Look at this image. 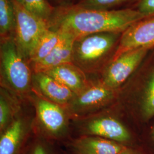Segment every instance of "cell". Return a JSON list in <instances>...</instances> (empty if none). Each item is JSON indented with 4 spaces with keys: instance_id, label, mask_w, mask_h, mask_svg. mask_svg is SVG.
<instances>
[{
    "instance_id": "obj_1",
    "label": "cell",
    "mask_w": 154,
    "mask_h": 154,
    "mask_svg": "<svg viewBox=\"0 0 154 154\" xmlns=\"http://www.w3.org/2000/svg\"><path fill=\"white\" fill-rule=\"evenodd\" d=\"M146 18L149 17L137 9L97 10L77 5H62L54 9L48 26L76 39L95 33H122Z\"/></svg>"
},
{
    "instance_id": "obj_2",
    "label": "cell",
    "mask_w": 154,
    "mask_h": 154,
    "mask_svg": "<svg viewBox=\"0 0 154 154\" xmlns=\"http://www.w3.org/2000/svg\"><path fill=\"white\" fill-rule=\"evenodd\" d=\"M121 33H99L76 39L73 45V63L82 71L97 67L114 49Z\"/></svg>"
},
{
    "instance_id": "obj_3",
    "label": "cell",
    "mask_w": 154,
    "mask_h": 154,
    "mask_svg": "<svg viewBox=\"0 0 154 154\" xmlns=\"http://www.w3.org/2000/svg\"><path fill=\"white\" fill-rule=\"evenodd\" d=\"M1 63L3 75L11 88L20 93L28 91L31 82L30 69L14 38L1 41Z\"/></svg>"
},
{
    "instance_id": "obj_4",
    "label": "cell",
    "mask_w": 154,
    "mask_h": 154,
    "mask_svg": "<svg viewBox=\"0 0 154 154\" xmlns=\"http://www.w3.org/2000/svg\"><path fill=\"white\" fill-rule=\"evenodd\" d=\"M16 16L14 39L22 55L29 59L39 39L48 29L46 22L27 11L16 0H11Z\"/></svg>"
},
{
    "instance_id": "obj_5",
    "label": "cell",
    "mask_w": 154,
    "mask_h": 154,
    "mask_svg": "<svg viewBox=\"0 0 154 154\" xmlns=\"http://www.w3.org/2000/svg\"><path fill=\"white\" fill-rule=\"evenodd\" d=\"M149 49L140 48L132 50L111 61L104 72L102 83L112 90L121 86L138 67Z\"/></svg>"
},
{
    "instance_id": "obj_6",
    "label": "cell",
    "mask_w": 154,
    "mask_h": 154,
    "mask_svg": "<svg viewBox=\"0 0 154 154\" xmlns=\"http://www.w3.org/2000/svg\"><path fill=\"white\" fill-rule=\"evenodd\" d=\"M154 46V16L135 22L122 33L112 60L127 51Z\"/></svg>"
},
{
    "instance_id": "obj_7",
    "label": "cell",
    "mask_w": 154,
    "mask_h": 154,
    "mask_svg": "<svg viewBox=\"0 0 154 154\" xmlns=\"http://www.w3.org/2000/svg\"><path fill=\"white\" fill-rule=\"evenodd\" d=\"M114 97V90L102 83L88 86L70 103L75 112H87L109 103Z\"/></svg>"
},
{
    "instance_id": "obj_8",
    "label": "cell",
    "mask_w": 154,
    "mask_h": 154,
    "mask_svg": "<svg viewBox=\"0 0 154 154\" xmlns=\"http://www.w3.org/2000/svg\"><path fill=\"white\" fill-rule=\"evenodd\" d=\"M88 135L105 138L116 142H126L131 137L120 122L110 117L100 118L90 122L86 127Z\"/></svg>"
},
{
    "instance_id": "obj_9",
    "label": "cell",
    "mask_w": 154,
    "mask_h": 154,
    "mask_svg": "<svg viewBox=\"0 0 154 154\" xmlns=\"http://www.w3.org/2000/svg\"><path fill=\"white\" fill-rule=\"evenodd\" d=\"M72 147L75 154H119L126 149L120 143L91 135L75 139Z\"/></svg>"
},
{
    "instance_id": "obj_10",
    "label": "cell",
    "mask_w": 154,
    "mask_h": 154,
    "mask_svg": "<svg viewBox=\"0 0 154 154\" xmlns=\"http://www.w3.org/2000/svg\"><path fill=\"white\" fill-rule=\"evenodd\" d=\"M34 78L40 91L57 105L70 103L77 95L65 85L44 72H35Z\"/></svg>"
},
{
    "instance_id": "obj_11",
    "label": "cell",
    "mask_w": 154,
    "mask_h": 154,
    "mask_svg": "<svg viewBox=\"0 0 154 154\" xmlns=\"http://www.w3.org/2000/svg\"><path fill=\"white\" fill-rule=\"evenodd\" d=\"M75 39L67 35L43 60L33 63L35 72H45L57 66L73 63V45Z\"/></svg>"
},
{
    "instance_id": "obj_12",
    "label": "cell",
    "mask_w": 154,
    "mask_h": 154,
    "mask_svg": "<svg viewBox=\"0 0 154 154\" xmlns=\"http://www.w3.org/2000/svg\"><path fill=\"white\" fill-rule=\"evenodd\" d=\"M39 119L46 130L53 135L61 132L66 123L65 113L55 103L39 99L36 103Z\"/></svg>"
},
{
    "instance_id": "obj_13",
    "label": "cell",
    "mask_w": 154,
    "mask_h": 154,
    "mask_svg": "<svg viewBox=\"0 0 154 154\" xmlns=\"http://www.w3.org/2000/svg\"><path fill=\"white\" fill-rule=\"evenodd\" d=\"M44 73L78 95L88 87L84 72L74 63L57 66Z\"/></svg>"
},
{
    "instance_id": "obj_14",
    "label": "cell",
    "mask_w": 154,
    "mask_h": 154,
    "mask_svg": "<svg viewBox=\"0 0 154 154\" xmlns=\"http://www.w3.org/2000/svg\"><path fill=\"white\" fill-rule=\"evenodd\" d=\"M25 135L24 125L21 119L13 122L0 138V154H18Z\"/></svg>"
},
{
    "instance_id": "obj_15",
    "label": "cell",
    "mask_w": 154,
    "mask_h": 154,
    "mask_svg": "<svg viewBox=\"0 0 154 154\" xmlns=\"http://www.w3.org/2000/svg\"><path fill=\"white\" fill-rule=\"evenodd\" d=\"M67 36V35L48 28L39 39L37 44L29 56V60L33 64L41 61L49 55Z\"/></svg>"
},
{
    "instance_id": "obj_16",
    "label": "cell",
    "mask_w": 154,
    "mask_h": 154,
    "mask_svg": "<svg viewBox=\"0 0 154 154\" xmlns=\"http://www.w3.org/2000/svg\"><path fill=\"white\" fill-rule=\"evenodd\" d=\"M16 16L11 0H0V35L1 41L14 38Z\"/></svg>"
},
{
    "instance_id": "obj_17",
    "label": "cell",
    "mask_w": 154,
    "mask_h": 154,
    "mask_svg": "<svg viewBox=\"0 0 154 154\" xmlns=\"http://www.w3.org/2000/svg\"><path fill=\"white\" fill-rule=\"evenodd\" d=\"M21 4L27 11L47 25L55 9L48 0H22Z\"/></svg>"
},
{
    "instance_id": "obj_18",
    "label": "cell",
    "mask_w": 154,
    "mask_h": 154,
    "mask_svg": "<svg viewBox=\"0 0 154 154\" xmlns=\"http://www.w3.org/2000/svg\"><path fill=\"white\" fill-rule=\"evenodd\" d=\"M142 111L143 116L146 119L154 116V68L145 89L142 101Z\"/></svg>"
},
{
    "instance_id": "obj_19",
    "label": "cell",
    "mask_w": 154,
    "mask_h": 154,
    "mask_svg": "<svg viewBox=\"0 0 154 154\" xmlns=\"http://www.w3.org/2000/svg\"><path fill=\"white\" fill-rule=\"evenodd\" d=\"M129 0H82L77 5L87 9L112 10Z\"/></svg>"
},
{
    "instance_id": "obj_20",
    "label": "cell",
    "mask_w": 154,
    "mask_h": 154,
    "mask_svg": "<svg viewBox=\"0 0 154 154\" xmlns=\"http://www.w3.org/2000/svg\"><path fill=\"white\" fill-rule=\"evenodd\" d=\"M11 110L5 98L1 95L0 98V128L1 130H4L5 127L8 123Z\"/></svg>"
},
{
    "instance_id": "obj_21",
    "label": "cell",
    "mask_w": 154,
    "mask_h": 154,
    "mask_svg": "<svg viewBox=\"0 0 154 154\" xmlns=\"http://www.w3.org/2000/svg\"><path fill=\"white\" fill-rule=\"evenodd\" d=\"M137 9L146 16H154V0H140Z\"/></svg>"
},
{
    "instance_id": "obj_22",
    "label": "cell",
    "mask_w": 154,
    "mask_h": 154,
    "mask_svg": "<svg viewBox=\"0 0 154 154\" xmlns=\"http://www.w3.org/2000/svg\"><path fill=\"white\" fill-rule=\"evenodd\" d=\"M32 154H49L48 151L41 144H37L33 149Z\"/></svg>"
},
{
    "instance_id": "obj_23",
    "label": "cell",
    "mask_w": 154,
    "mask_h": 154,
    "mask_svg": "<svg viewBox=\"0 0 154 154\" xmlns=\"http://www.w3.org/2000/svg\"><path fill=\"white\" fill-rule=\"evenodd\" d=\"M129 154L128 152H127L126 151V150H125V151H123V152H122L121 153V154Z\"/></svg>"
},
{
    "instance_id": "obj_24",
    "label": "cell",
    "mask_w": 154,
    "mask_h": 154,
    "mask_svg": "<svg viewBox=\"0 0 154 154\" xmlns=\"http://www.w3.org/2000/svg\"><path fill=\"white\" fill-rule=\"evenodd\" d=\"M55 1L57 2H64L66 0H55Z\"/></svg>"
},
{
    "instance_id": "obj_25",
    "label": "cell",
    "mask_w": 154,
    "mask_h": 154,
    "mask_svg": "<svg viewBox=\"0 0 154 154\" xmlns=\"http://www.w3.org/2000/svg\"><path fill=\"white\" fill-rule=\"evenodd\" d=\"M17 2H18L19 3H20V4H21V2H22V0H16Z\"/></svg>"
},
{
    "instance_id": "obj_26",
    "label": "cell",
    "mask_w": 154,
    "mask_h": 154,
    "mask_svg": "<svg viewBox=\"0 0 154 154\" xmlns=\"http://www.w3.org/2000/svg\"></svg>"
}]
</instances>
